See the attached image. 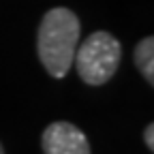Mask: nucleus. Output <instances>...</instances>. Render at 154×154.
Instances as JSON below:
<instances>
[{"mask_svg":"<svg viewBox=\"0 0 154 154\" xmlns=\"http://www.w3.org/2000/svg\"><path fill=\"white\" fill-rule=\"evenodd\" d=\"M79 34L82 24L71 9L54 7L43 15L36 34V51L41 64L51 77L62 79L71 71Z\"/></svg>","mask_w":154,"mask_h":154,"instance_id":"f257e3e1","label":"nucleus"},{"mask_svg":"<svg viewBox=\"0 0 154 154\" xmlns=\"http://www.w3.org/2000/svg\"><path fill=\"white\" fill-rule=\"evenodd\" d=\"M122 60V45L111 32L96 30L77 45L73 64L82 82L88 86H103L116 75Z\"/></svg>","mask_w":154,"mask_h":154,"instance_id":"f03ea898","label":"nucleus"},{"mask_svg":"<svg viewBox=\"0 0 154 154\" xmlns=\"http://www.w3.org/2000/svg\"><path fill=\"white\" fill-rule=\"evenodd\" d=\"M45 154H90V143L82 128L71 122H51L41 137Z\"/></svg>","mask_w":154,"mask_h":154,"instance_id":"7ed1b4c3","label":"nucleus"},{"mask_svg":"<svg viewBox=\"0 0 154 154\" xmlns=\"http://www.w3.org/2000/svg\"><path fill=\"white\" fill-rule=\"evenodd\" d=\"M135 64L148 84H154V38L146 36L135 47Z\"/></svg>","mask_w":154,"mask_h":154,"instance_id":"20e7f679","label":"nucleus"},{"mask_svg":"<svg viewBox=\"0 0 154 154\" xmlns=\"http://www.w3.org/2000/svg\"><path fill=\"white\" fill-rule=\"evenodd\" d=\"M143 139H146V146H148L150 150H154V124H148V126H146Z\"/></svg>","mask_w":154,"mask_h":154,"instance_id":"39448f33","label":"nucleus"},{"mask_svg":"<svg viewBox=\"0 0 154 154\" xmlns=\"http://www.w3.org/2000/svg\"><path fill=\"white\" fill-rule=\"evenodd\" d=\"M0 154H5V148H2V143H0Z\"/></svg>","mask_w":154,"mask_h":154,"instance_id":"423d86ee","label":"nucleus"}]
</instances>
